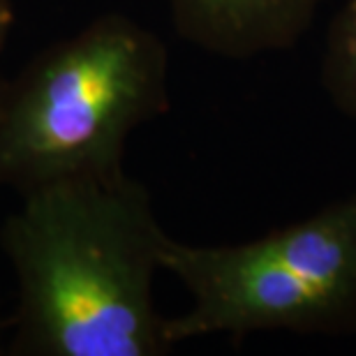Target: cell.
Here are the masks:
<instances>
[{
    "instance_id": "obj_5",
    "label": "cell",
    "mask_w": 356,
    "mask_h": 356,
    "mask_svg": "<svg viewBox=\"0 0 356 356\" xmlns=\"http://www.w3.org/2000/svg\"><path fill=\"white\" fill-rule=\"evenodd\" d=\"M319 79L333 106L356 120V0H345L333 14Z\"/></svg>"
},
{
    "instance_id": "obj_1",
    "label": "cell",
    "mask_w": 356,
    "mask_h": 356,
    "mask_svg": "<svg viewBox=\"0 0 356 356\" xmlns=\"http://www.w3.org/2000/svg\"><path fill=\"white\" fill-rule=\"evenodd\" d=\"M169 238L151 192L125 169L21 192L0 229L19 284L12 354L174 352L153 298Z\"/></svg>"
},
{
    "instance_id": "obj_4",
    "label": "cell",
    "mask_w": 356,
    "mask_h": 356,
    "mask_svg": "<svg viewBox=\"0 0 356 356\" xmlns=\"http://www.w3.org/2000/svg\"><path fill=\"white\" fill-rule=\"evenodd\" d=\"M319 5L322 0H169L178 38L229 60L291 51L310 33Z\"/></svg>"
},
{
    "instance_id": "obj_6",
    "label": "cell",
    "mask_w": 356,
    "mask_h": 356,
    "mask_svg": "<svg viewBox=\"0 0 356 356\" xmlns=\"http://www.w3.org/2000/svg\"><path fill=\"white\" fill-rule=\"evenodd\" d=\"M12 5L10 0H0V54H3V47H5V40H7V33H10V26H12ZM3 86V81H0Z\"/></svg>"
},
{
    "instance_id": "obj_2",
    "label": "cell",
    "mask_w": 356,
    "mask_h": 356,
    "mask_svg": "<svg viewBox=\"0 0 356 356\" xmlns=\"http://www.w3.org/2000/svg\"><path fill=\"white\" fill-rule=\"evenodd\" d=\"M169 51L158 35L106 12L0 86V185L17 192L113 174L139 125L165 116Z\"/></svg>"
},
{
    "instance_id": "obj_3",
    "label": "cell",
    "mask_w": 356,
    "mask_h": 356,
    "mask_svg": "<svg viewBox=\"0 0 356 356\" xmlns=\"http://www.w3.org/2000/svg\"><path fill=\"white\" fill-rule=\"evenodd\" d=\"M162 270L192 298L183 315L167 317L174 347L204 336L241 343L264 331L356 336V192L245 243L169 238Z\"/></svg>"
}]
</instances>
